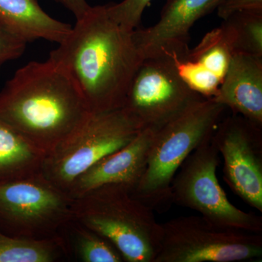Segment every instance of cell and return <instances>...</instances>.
Instances as JSON below:
<instances>
[{
    "label": "cell",
    "instance_id": "7c38bea8",
    "mask_svg": "<svg viewBox=\"0 0 262 262\" xmlns=\"http://www.w3.org/2000/svg\"><path fill=\"white\" fill-rule=\"evenodd\" d=\"M158 130L144 127L126 146L105 157L76 179L69 194L75 199L107 184H122L133 190L145 171Z\"/></svg>",
    "mask_w": 262,
    "mask_h": 262
},
{
    "label": "cell",
    "instance_id": "9c48e42d",
    "mask_svg": "<svg viewBox=\"0 0 262 262\" xmlns=\"http://www.w3.org/2000/svg\"><path fill=\"white\" fill-rule=\"evenodd\" d=\"M203 99L183 82L170 58L160 54L143 59L122 108L144 127L159 129Z\"/></svg>",
    "mask_w": 262,
    "mask_h": 262
},
{
    "label": "cell",
    "instance_id": "d6986e66",
    "mask_svg": "<svg viewBox=\"0 0 262 262\" xmlns=\"http://www.w3.org/2000/svg\"><path fill=\"white\" fill-rule=\"evenodd\" d=\"M186 56L203 69L223 80L232 60V53L220 27L204 36L193 49L188 50Z\"/></svg>",
    "mask_w": 262,
    "mask_h": 262
},
{
    "label": "cell",
    "instance_id": "8fae6325",
    "mask_svg": "<svg viewBox=\"0 0 262 262\" xmlns=\"http://www.w3.org/2000/svg\"><path fill=\"white\" fill-rule=\"evenodd\" d=\"M223 0H168L158 23L136 29L133 37L142 56H154L164 51L189 47V31L194 23L216 10Z\"/></svg>",
    "mask_w": 262,
    "mask_h": 262
},
{
    "label": "cell",
    "instance_id": "5bb4252c",
    "mask_svg": "<svg viewBox=\"0 0 262 262\" xmlns=\"http://www.w3.org/2000/svg\"><path fill=\"white\" fill-rule=\"evenodd\" d=\"M0 21L27 44L39 39L59 44L72 27L48 15L37 0H0Z\"/></svg>",
    "mask_w": 262,
    "mask_h": 262
},
{
    "label": "cell",
    "instance_id": "2e32d148",
    "mask_svg": "<svg viewBox=\"0 0 262 262\" xmlns=\"http://www.w3.org/2000/svg\"><path fill=\"white\" fill-rule=\"evenodd\" d=\"M69 258L62 235L36 239L10 237L0 232V262H56Z\"/></svg>",
    "mask_w": 262,
    "mask_h": 262
},
{
    "label": "cell",
    "instance_id": "ffe728a7",
    "mask_svg": "<svg viewBox=\"0 0 262 262\" xmlns=\"http://www.w3.org/2000/svg\"><path fill=\"white\" fill-rule=\"evenodd\" d=\"M189 49L187 48L182 51H165L160 54L165 55L170 58L179 77L189 89L203 97H215L222 81L196 62L189 59L186 56Z\"/></svg>",
    "mask_w": 262,
    "mask_h": 262
},
{
    "label": "cell",
    "instance_id": "3957f363",
    "mask_svg": "<svg viewBox=\"0 0 262 262\" xmlns=\"http://www.w3.org/2000/svg\"><path fill=\"white\" fill-rule=\"evenodd\" d=\"M74 220L107 239L127 262H154L162 238L155 211L122 184H107L73 199Z\"/></svg>",
    "mask_w": 262,
    "mask_h": 262
},
{
    "label": "cell",
    "instance_id": "ac0fdd59",
    "mask_svg": "<svg viewBox=\"0 0 262 262\" xmlns=\"http://www.w3.org/2000/svg\"><path fill=\"white\" fill-rule=\"evenodd\" d=\"M220 28L233 55L262 57V10L234 13Z\"/></svg>",
    "mask_w": 262,
    "mask_h": 262
},
{
    "label": "cell",
    "instance_id": "ba28073f",
    "mask_svg": "<svg viewBox=\"0 0 262 262\" xmlns=\"http://www.w3.org/2000/svg\"><path fill=\"white\" fill-rule=\"evenodd\" d=\"M211 138L194 149L176 173L170 185L172 203L216 225L261 234V217L234 206L221 187L216 177L220 155Z\"/></svg>",
    "mask_w": 262,
    "mask_h": 262
},
{
    "label": "cell",
    "instance_id": "30bf717a",
    "mask_svg": "<svg viewBox=\"0 0 262 262\" xmlns=\"http://www.w3.org/2000/svg\"><path fill=\"white\" fill-rule=\"evenodd\" d=\"M224 160V180L262 213V126L239 115L219 122L211 138Z\"/></svg>",
    "mask_w": 262,
    "mask_h": 262
},
{
    "label": "cell",
    "instance_id": "e0dca14e",
    "mask_svg": "<svg viewBox=\"0 0 262 262\" xmlns=\"http://www.w3.org/2000/svg\"><path fill=\"white\" fill-rule=\"evenodd\" d=\"M71 256L83 262H122L121 253L107 239L72 220L61 232Z\"/></svg>",
    "mask_w": 262,
    "mask_h": 262
},
{
    "label": "cell",
    "instance_id": "7a4b0ae2",
    "mask_svg": "<svg viewBox=\"0 0 262 262\" xmlns=\"http://www.w3.org/2000/svg\"><path fill=\"white\" fill-rule=\"evenodd\" d=\"M91 114L75 80L51 57L20 67L0 91V120L46 156L75 135Z\"/></svg>",
    "mask_w": 262,
    "mask_h": 262
},
{
    "label": "cell",
    "instance_id": "44dd1931",
    "mask_svg": "<svg viewBox=\"0 0 262 262\" xmlns=\"http://www.w3.org/2000/svg\"><path fill=\"white\" fill-rule=\"evenodd\" d=\"M151 0H123L120 3L106 5L108 15L126 30L139 27L143 13Z\"/></svg>",
    "mask_w": 262,
    "mask_h": 262
},
{
    "label": "cell",
    "instance_id": "8992f818",
    "mask_svg": "<svg viewBox=\"0 0 262 262\" xmlns=\"http://www.w3.org/2000/svg\"><path fill=\"white\" fill-rule=\"evenodd\" d=\"M162 238L154 262H234L262 256V234L229 228L202 215L161 224Z\"/></svg>",
    "mask_w": 262,
    "mask_h": 262
},
{
    "label": "cell",
    "instance_id": "cb8c5ba5",
    "mask_svg": "<svg viewBox=\"0 0 262 262\" xmlns=\"http://www.w3.org/2000/svg\"><path fill=\"white\" fill-rule=\"evenodd\" d=\"M72 12L76 19L81 18L89 10L90 5L86 0H54Z\"/></svg>",
    "mask_w": 262,
    "mask_h": 262
},
{
    "label": "cell",
    "instance_id": "5b68a950",
    "mask_svg": "<svg viewBox=\"0 0 262 262\" xmlns=\"http://www.w3.org/2000/svg\"><path fill=\"white\" fill-rule=\"evenodd\" d=\"M144 128L124 108L92 113L75 135L46 157L42 175L69 192L76 179L105 157L126 146Z\"/></svg>",
    "mask_w": 262,
    "mask_h": 262
},
{
    "label": "cell",
    "instance_id": "7402d4cb",
    "mask_svg": "<svg viewBox=\"0 0 262 262\" xmlns=\"http://www.w3.org/2000/svg\"><path fill=\"white\" fill-rule=\"evenodd\" d=\"M27 43L0 21V72L8 62L24 54Z\"/></svg>",
    "mask_w": 262,
    "mask_h": 262
},
{
    "label": "cell",
    "instance_id": "277c9868",
    "mask_svg": "<svg viewBox=\"0 0 262 262\" xmlns=\"http://www.w3.org/2000/svg\"><path fill=\"white\" fill-rule=\"evenodd\" d=\"M225 108L213 98H206L158 129L133 195L155 211H168L173 204L170 185L176 173L194 149L211 139Z\"/></svg>",
    "mask_w": 262,
    "mask_h": 262
},
{
    "label": "cell",
    "instance_id": "603a6c76",
    "mask_svg": "<svg viewBox=\"0 0 262 262\" xmlns=\"http://www.w3.org/2000/svg\"><path fill=\"white\" fill-rule=\"evenodd\" d=\"M216 10L218 16L226 20L238 12L262 10V0H223Z\"/></svg>",
    "mask_w": 262,
    "mask_h": 262
},
{
    "label": "cell",
    "instance_id": "52a82bcc",
    "mask_svg": "<svg viewBox=\"0 0 262 262\" xmlns=\"http://www.w3.org/2000/svg\"><path fill=\"white\" fill-rule=\"evenodd\" d=\"M73 198L42 173L0 184V232L10 237H59L73 220Z\"/></svg>",
    "mask_w": 262,
    "mask_h": 262
},
{
    "label": "cell",
    "instance_id": "6da1fadb",
    "mask_svg": "<svg viewBox=\"0 0 262 262\" xmlns=\"http://www.w3.org/2000/svg\"><path fill=\"white\" fill-rule=\"evenodd\" d=\"M70 34L50 53L83 95L91 113L122 108L142 56L133 32L108 15L106 5L90 7Z\"/></svg>",
    "mask_w": 262,
    "mask_h": 262
},
{
    "label": "cell",
    "instance_id": "4fadbf2b",
    "mask_svg": "<svg viewBox=\"0 0 262 262\" xmlns=\"http://www.w3.org/2000/svg\"><path fill=\"white\" fill-rule=\"evenodd\" d=\"M213 99L262 126V57L234 54Z\"/></svg>",
    "mask_w": 262,
    "mask_h": 262
},
{
    "label": "cell",
    "instance_id": "9a60e30c",
    "mask_svg": "<svg viewBox=\"0 0 262 262\" xmlns=\"http://www.w3.org/2000/svg\"><path fill=\"white\" fill-rule=\"evenodd\" d=\"M46 155L0 120V184L42 173Z\"/></svg>",
    "mask_w": 262,
    "mask_h": 262
}]
</instances>
